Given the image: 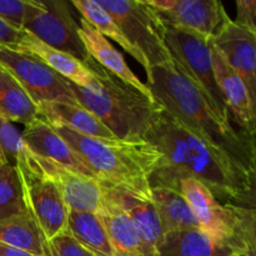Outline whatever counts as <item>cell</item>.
<instances>
[{
    "label": "cell",
    "mask_w": 256,
    "mask_h": 256,
    "mask_svg": "<svg viewBox=\"0 0 256 256\" xmlns=\"http://www.w3.org/2000/svg\"><path fill=\"white\" fill-rule=\"evenodd\" d=\"M35 159L42 172L56 185L68 209L96 214L104 202V182L36 155Z\"/></svg>",
    "instance_id": "4fadbf2b"
},
{
    "label": "cell",
    "mask_w": 256,
    "mask_h": 256,
    "mask_svg": "<svg viewBox=\"0 0 256 256\" xmlns=\"http://www.w3.org/2000/svg\"><path fill=\"white\" fill-rule=\"evenodd\" d=\"M152 202L159 215L164 235L168 232L199 228L192 208L179 190L152 186Z\"/></svg>",
    "instance_id": "44dd1931"
},
{
    "label": "cell",
    "mask_w": 256,
    "mask_h": 256,
    "mask_svg": "<svg viewBox=\"0 0 256 256\" xmlns=\"http://www.w3.org/2000/svg\"><path fill=\"white\" fill-rule=\"evenodd\" d=\"M162 22L212 39L229 18L219 0H145Z\"/></svg>",
    "instance_id": "8fae6325"
},
{
    "label": "cell",
    "mask_w": 256,
    "mask_h": 256,
    "mask_svg": "<svg viewBox=\"0 0 256 256\" xmlns=\"http://www.w3.org/2000/svg\"><path fill=\"white\" fill-rule=\"evenodd\" d=\"M22 30L79 62L90 58L79 36V24L64 0H29Z\"/></svg>",
    "instance_id": "9c48e42d"
},
{
    "label": "cell",
    "mask_w": 256,
    "mask_h": 256,
    "mask_svg": "<svg viewBox=\"0 0 256 256\" xmlns=\"http://www.w3.org/2000/svg\"><path fill=\"white\" fill-rule=\"evenodd\" d=\"M210 52L215 79L226 102L230 119L232 118L236 122L240 130L255 136V104L252 102L246 85L212 45Z\"/></svg>",
    "instance_id": "9a60e30c"
},
{
    "label": "cell",
    "mask_w": 256,
    "mask_h": 256,
    "mask_svg": "<svg viewBox=\"0 0 256 256\" xmlns=\"http://www.w3.org/2000/svg\"><path fill=\"white\" fill-rule=\"evenodd\" d=\"M22 136L28 149L36 156L54 162L88 176L95 178L84 160L42 118H36L34 122L26 125L22 132Z\"/></svg>",
    "instance_id": "5bb4252c"
},
{
    "label": "cell",
    "mask_w": 256,
    "mask_h": 256,
    "mask_svg": "<svg viewBox=\"0 0 256 256\" xmlns=\"http://www.w3.org/2000/svg\"><path fill=\"white\" fill-rule=\"evenodd\" d=\"M146 78L152 98L166 114L198 138L226 152L248 172L255 175V136L222 122L206 98L178 70L174 62L152 68Z\"/></svg>",
    "instance_id": "7a4b0ae2"
},
{
    "label": "cell",
    "mask_w": 256,
    "mask_h": 256,
    "mask_svg": "<svg viewBox=\"0 0 256 256\" xmlns=\"http://www.w3.org/2000/svg\"><path fill=\"white\" fill-rule=\"evenodd\" d=\"M0 68L22 85L36 105L42 102L79 104L69 82L30 52L0 46Z\"/></svg>",
    "instance_id": "30bf717a"
},
{
    "label": "cell",
    "mask_w": 256,
    "mask_h": 256,
    "mask_svg": "<svg viewBox=\"0 0 256 256\" xmlns=\"http://www.w3.org/2000/svg\"><path fill=\"white\" fill-rule=\"evenodd\" d=\"M228 248L212 242L202 229L168 232L162 238L155 256H232Z\"/></svg>",
    "instance_id": "7402d4cb"
},
{
    "label": "cell",
    "mask_w": 256,
    "mask_h": 256,
    "mask_svg": "<svg viewBox=\"0 0 256 256\" xmlns=\"http://www.w3.org/2000/svg\"><path fill=\"white\" fill-rule=\"evenodd\" d=\"M122 30L145 62V72L172 64L164 39L165 24L145 0H96Z\"/></svg>",
    "instance_id": "52a82bcc"
},
{
    "label": "cell",
    "mask_w": 256,
    "mask_h": 256,
    "mask_svg": "<svg viewBox=\"0 0 256 256\" xmlns=\"http://www.w3.org/2000/svg\"><path fill=\"white\" fill-rule=\"evenodd\" d=\"M105 192L132 220V225L142 238L146 256H155L164 234L160 225L159 215L152 199H145L109 185H105Z\"/></svg>",
    "instance_id": "2e32d148"
},
{
    "label": "cell",
    "mask_w": 256,
    "mask_h": 256,
    "mask_svg": "<svg viewBox=\"0 0 256 256\" xmlns=\"http://www.w3.org/2000/svg\"><path fill=\"white\" fill-rule=\"evenodd\" d=\"M28 212L19 174L12 164L0 165V222Z\"/></svg>",
    "instance_id": "4316f807"
},
{
    "label": "cell",
    "mask_w": 256,
    "mask_h": 256,
    "mask_svg": "<svg viewBox=\"0 0 256 256\" xmlns=\"http://www.w3.org/2000/svg\"><path fill=\"white\" fill-rule=\"evenodd\" d=\"M42 256H94L79 244L66 230L52 239L42 240Z\"/></svg>",
    "instance_id": "f1b7e54d"
},
{
    "label": "cell",
    "mask_w": 256,
    "mask_h": 256,
    "mask_svg": "<svg viewBox=\"0 0 256 256\" xmlns=\"http://www.w3.org/2000/svg\"><path fill=\"white\" fill-rule=\"evenodd\" d=\"M79 36L89 56L94 59L100 66L114 74L115 76L129 84L130 86L139 90L148 98L155 100L146 82H142L134 74V72L126 64V60L124 59L122 52L115 49L106 38L102 36L92 25H90L82 18H80L79 22Z\"/></svg>",
    "instance_id": "e0dca14e"
},
{
    "label": "cell",
    "mask_w": 256,
    "mask_h": 256,
    "mask_svg": "<svg viewBox=\"0 0 256 256\" xmlns=\"http://www.w3.org/2000/svg\"><path fill=\"white\" fill-rule=\"evenodd\" d=\"M209 42L240 75L256 104V34L235 24L229 16Z\"/></svg>",
    "instance_id": "7c38bea8"
},
{
    "label": "cell",
    "mask_w": 256,
    "mask_h": 256,
    "mask_svg": "<svg viewBox=\"0 0 256 256\" xmlns=\"http://www.w3.org/2000/svg\"><path fill=\"white\" fill-rule=\"evenodd\" d=\"M0 115L24 126L39 118L38 105L8 72L0 68Z\"/></svg>",
    "instance_id": "cb8c5ba5"
},
{
    "label": "cell",
    "mask_w": 256,
    "mask_h": 256,
    "mask_svg": "<svg viewBox=\"0 0 256 256\" xmlns=\"http://www.w3.org/2000/svg\"><path fill=\"white\" fill-rule=\"evenodd\" d=\"M84 160L96 179L109 186L152 199L150 178L162 154L146 140H105L85 136L58 122H48Z\"/></svg>",
    "instance_id": "3957f363"
},
{
    "label": "cell",
    "mask_w": 256,
    "mask_h": 256,
    "mask_svg": "<svg viewBox=\"0 0 256 256\" xmlns=\"http://www.w3.org/2000/svg\"><path fill=\"white\" fill-rule=\"evenodd\" d=\"M70 4L80 12L82 19L86 20L90 25L95 28L104 38H110L120 45L129 55H132L140 65L145 69V62L142 55L136 52L134 46L124 35L122 30L115 22L114 18L100 6L96 0H72Z\"/></svg>",
    "instance_id": "d4e9b609"
},
{
    "label": "cell",
    "mask_w": 256,
    "mask_h": 256,
    "mask_svg": "<svg viewBox=\"0 0 256 256\" xmlns=\"http://www.w3.org/2000/svg\"><path fill=\"white\" fill-rule=\"evenodd\" d=\"M24 30H16L0 19V46L14 49L22 40Z\"/></svg>",
    "instance_id": "1f68e13d"
},
{
    "label": "cell",
    "mask_w": 256,
    "mask_h": 256,
    "mask_svg": "<svg viewBox=\"0 0 256 256\" xmlns=\"http://www.w3.org/2000/svg\"><path fill=\"white\" fill-rule=\"evenodd\" d=\"M232 256H256V245H252V246H248L245 249L240 250L236 254Z\"/></svg>",
    "instance_id": "836d02e7"
},
{
    "label": "cell",
    "mask_w": 256,
    "mask_h": 256,
    "mask_svg": "<svg viewBox=\"0 0 256 256\" xmlns=\"http://www.w3.org/2000/svg\"><path fill=\"white\" fill-rule=\"evenodd\" d=\"M84 64L96 84L89 90L69 82L76 102L92 112L116 139H144L164 112L162 105L105 70L92 58Z\"/></svg>",
    "instance_id": "277c9868"
},
{
    "label": "cell",
    "mask_w": 256,
    "mask_h": 256,
    "mask_svg": "<svg viewBox=\"0 0 256 256\" xmlns=\"http://www.w3.org/2000/svg\"><path fill=\"white\" fill-rule=\"evenodd\" d=\"M42 240L39 226L29 212L0 222V242L2 244L42 256Z\"/></svg>",
    "instance_id": "484cf974"
},
{
    "label": "cell",
    "mask_w": 256,
    "mask_h": 256,
    "mask_svg": "<svg viewBox=\"0 0 256 256\" xmlns=\"http://www.w3.org/2000/svg\"><path fill=\"white\" fill-rule=\"evenodd\" d=\"M0 256H35L25 250L18 249V248L10 246V245L0 242Z\"/></svg>",
    "instance_id": "d6a6232c"
},
{
    "label": "cell",
    "mask_w": 256,
    "mask_h": 256,
    "mask_svg": "<svg viewBox=\"0 0 256 256\" xmlns=\"http://www.w3.org/2000/svg\"><path fill=\"white\" fill-rule=\"evenodd\" d=\"M28 6L29 0H0V19L22 32Z\"/></svg>",
    "instance_id": "f546056e"
},
{
    "label": "cell",
    "mask_w": 256,
    "mask_h": 256,
    "mask_svg": "<svg viewBox=\"0 0 256 256\" xmlns=\"http://www.w3.org/2000/svg\"><path fill=\"white\" fill-rule=\"evenodd\" d=\"M14 49L30 52L38 59L44 62L50 69L56 72L58 74L65 78L68 82H72L78 86L90 90L96 84V79L94 78L92 72L85 66L84 62H79L66 52L49 46L44 42H42L25 30L22 40Z\"/></svg>",
    "instance_id": "ac0fdd59"
},
{
    "label": "cell",
    "mask_w": 256,
    "mask_h": 256,
    "mask_svg": "<svg viewBox=\"0 0 256 256\" xmlns=\"http://www.w3.org/2000/svg\"><path fill=\"white\" fill-rule=\"evenodd\" d=\"M238 15L234 20L235 24L245 28L256 34V2L255 0H238Z\"/></svg>",
    "instance_id": "4dcf8cb0"
},
{
    "label": "cell",
    "mask_w": 256,
    "mask_h": 256,
    "mask_svg": "<svg viewBox=\"0 0 256 256\" xmlns=\"http://www.w3.org/2000/svg\"><path fill=\"white\" fill-rule=\"evenodd\" d=\"M15 168L22 182L26 209L36 222L42 239H52L64 232L69 209L56 185L42 172L28 148L16 160Z\"/></svg>",
    "instance_id": "ba28073f"
},
{
    "label": "cell",
    "mask_w": 256,
    "mask_h": 256,
    "mask_svg": "<svg viewBox=\"0 0 256 256\" xmlns=\"http://www.w3.org/2000/svg\"><path fill=\"white\" fill-rule=\"evenodd\" d=\"M179 192L192 208L199 228L218 245L236 254L256 245L255 209L222 204L202 182L182 179Z\"/></svg>",
    "instance_id": "5b68a950"
},
{
    "label": "cell",
    "mask_w": 256,
    "mask_h": 256,
    "mask_svg": "<svg viewBox=\"0 0 256 256\" xmlns=\"http://www.w3.org/2000/svg\"><path fill=\"white\" fill-rule=\"evenodd\" d=\"M2 164H9V162H8L6 159H5V158L0 154V165H2Z\"/></svg>",
    "instance_id": "e575fe53"
},
{
    "label": "cell",
    "mask_w": 256,
    "mask_h": 256,
    "mask_svg": "<svg viewBox=\"0 0 256 256\" xmlns=\"http://www.w3.org/2000/svg\"><path fill=\"white\" fill-rule=\"evenodd\" d=\"M164 24V39L175 66L206 98L220 119L232 124L226 102L215 79L209 39L165 22Z\"/></svg>",
    "instance_id": "8992f818"
},
{
    "label": "cell",
    "mask_w": 256,
    "mask_h": 256,
    "mask_svg": "<svg viewBox=\"0 0 256 256\" xmlns=\"http://www.w3.org/2000/svg\"><path fill=\"white\" fill-rule=\"evenodd\" d=\"M26 150L22 132L6 118L0 115V154L9 164L15 165L20 155Z\"/></svg>",
    "instance_id": "83f0119b"
},
{
    "label": "cell",
    "mask_w": 256,
    "mask_h": 256,
    "mask_svg": "<svg viewBox=\"0 0 256 256\" xmlns=\"http://www.w3.org/2000/svg\"><path fill=\"white\" fill-rule=\"evenodd\" d=\"M65 230L94 256H114L104 225L95 212L69 210Z\"/></svg>",
    "instance_id": "603a6c76"
},
{
    "label": "cell",
    "mask_w": 256,
    "mask_h": 256,
    "mask_svg": "<svg viewBox=\"0 0 256 256\" xmlns=\"http://www.w3.org/2000/svg\"><path fill=\"white\" fill-rule=\"evenodd\" d=\"M96 215L104 225L114 256H146L142 238L132 220L106 192Z\"/></svg>",
    "instance_id": "d6986e66"
},
{
    "label": "cell",
    "mask_w": 256,
    "mask_h": 256,
    "mask_svg": "<svg viewBox=\"0 0 256 256\" xmlns=\"http://www.w3.org/2000/svg\"><path fill=\"white\" fill-rule=\"evenodd\" d=\"M144 140L162 154L150 178V188L179 190L182 179L202 182L222 204L254 209L255 175L232 156L180 125L164 110Z\"/></svg>",
    "instance_id": "6da1fadb"
},
{
    "label": "cell",
    "mask_w": 256,
    "mask_h": 256,
    "mask_svg": "<svg viewBox=\"0 0 256 256\" xmlns=\"http://www.w3.org/2000/svg\"><path fill=\"white\" fill-rule=\"evenodd\" d=\"M39 116L46 122L64 124L79 134L98 139H116L112 132L92 112L80 104L68 102H42L38 105Z\"/></svg>",
    "instance_id": "ffe728a7"
}]
</instances>
